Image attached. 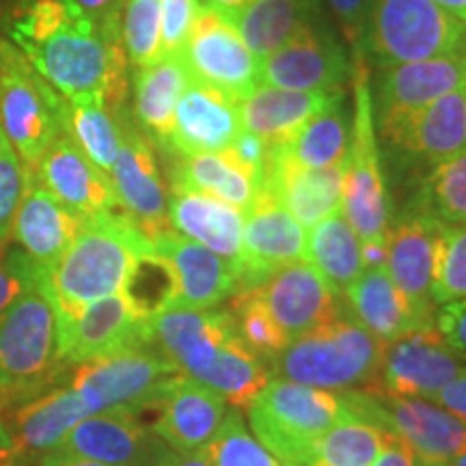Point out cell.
<instances>
[{
  "mask_svg": "<svg viewBox=\"0 0 466 466\" xmlns=\"http://www.w3.org/2000/svg\"><path fill=\"white\" fill-rule=\"evenodd\" d=\"M46 83L67 102H102L124 108L127 56L121 28H104L72 0H20L0 26Z\"/></svg>",
  "mask_w": 466,
  "mask_h": 466,
  "instance_id": "6da1fadb",
  "label": "cell"
},
{
  "mask_svg": "<svg viewBox=\"0 0 466 466\" xmlns=\"http://www.w3.org/2000/svg\"><path fill=\"white\" fill-rule=\"evenodd\" d=\"M149 247V238L126 212L86 217L56 264L37 270V283L48 294L56 319L124 289L134 259Z\"/></svg>",
  "mask_w": 466,
  "mask_h": 466,
  "instance_id": "7a4b0ae2",
  "label": "cell"
},
{
  "mask_svg": "<svg viewBox=\"0 0 466 466\" xmlns=\"http://www.w3.org/2000/svg\"><path fill=\"white\" fill-rule=\"evenodd\" d=\"M384 346L346 311L291 339L270 360L272 378L324 389L354 391L378 384Z\"/></svg>",
  "mask_w": 466,
  "mask_h": 466,
  "instance_id": "3957f363",
  "label": "cell"
},
{
  "mask_svg": "<svg viewBox=\"0 0 466 466\" xmlns=\"http://www.w3.org/2000/svg\"><path fill=\"white\" fill-rule=\"evenodd\" d=\"M66 367L55 307L37 283L0 313V415L50 387Z\"/></svg>",
  "mask_w": 466,
  "mask_h": 466,
  "instance_id": "277c9868",
  "label": "cell"
},
{
  "mask_svg": "<svg viewBox=\"0 0 466 466\" xmlns=\"http://www.w3.org/2000/svg\"><path fill=\"white\" fill-rule=\"evenodd\" d=\"M250 432L285 466H307L333 425L350 408L341 391L272 378L247 408Z\"/></svg>",
  "mask_w": 466,
  "mask_h": 466,
  "instance_id": "5b68a950",
  "label": "cell"
},
{
  "mask_svg": "<svg viewBox=\"0 0 466 466\" xmlns=\"http://www.w3.org/2000/svg\"><path fill=\"white\" fill-rule=\"evenodd\" d=\"M350 83L354 91V110L350 149L343 165L341 212L360 242L387 240L391 229V199L382 177L370 72L360 50L354 52Z\"/></svg>",
  "mask_w": 466,
  "mask_h": 466,
  "instance_id": "8992f818",
  "label": "cell"
},
{
  "mask_svg": "<svg viewBox=\"0 0 466 466\" xmlns=\"http://www.w3.org/2000/svg\"><path fill=\"white\" fill-rule=\"evenodd\" d=\"M66 97L46 83L14 44L0 39V132L31 171L66 130Z\"/></svg>",
  "mask_w": 466,
  "mask_h": 466,
  "instance_id": "52a82bcc",
  "label": "cell"
},
{
  "mask_svg": "<svg viewBox=\"0 0 466 466\" xmlns=\"http://www.w3.org/2000/svg\"><path fill=\"white\" fill-rule=\"evenodd\" d=\"M363 39L380 66L466 55V25L432 0H371Z\"/></svg>",
  "mask_w": 466,
  "mask_h": 466,
  "instance_id": "ba28073f",
  "label": "cell"
},
{
  "mask_svg": "<svg viewBox=\"0 0 466 466\" xmlns=\"http://www.w3.org/2000/svg\"><path fill=\"white\" fill-rule=\"evenodd\" d=\"M179 374L156 348H130L67 365L63 378L85 400L91 415L108 410L143 415L158 408L168 384Z\"/></svg>",
  "mask_w": 466,
  "mask_h": 466,
  "instance_id": "9c48e42d",
  "label": "cell"
},
{
  "mask_svg": "<svg viewBox=\"0 0 466 466\" xmlns=\"http://www.w3.org/2000/svg\"><path fill=\"white\" fill-rule=\"evenodd\" d=\"M352 415L406 442L425 462L442 466L466 451V423L423 398H400L380 384L341 391Z\"/></svg>",
  "mask_w": 466,
  "mask_h": 466,
  "instance_id": "30bf717a",
  "label": "cell"
},
{
  "mask_svg": "<svg viewBox=\"0 0 466 466\" xmlns=\"http://www.w3.org/2000/svg\"><path fill=\"white\" fill-rule=\"evenodd\" d=\"M179 56L192 78L238 102L259 86V58L242 42L229 15L208 5L197 15Z\"/></svg>",
  "mask_w": 466,
  "mask_h": 466,
  "instance_id": "8fae6325",
  "label": "cell"
},
{
  "mask_svg": "<svg viewBox=\"0 0 466 466\" xmlns=\"http://www.w3.org/2000/svg\"><path fill=\"white\" fill-rule=\"evenodd\" d=\"M58 322V352L66 365L151 346V319L143 318L124 291L85 305Z\"/></svg>",
  "mask_w": 466,
  "mask_h": 466,
  "instance_id": "7c38bea8",
  "label": "cell"
},
{
  "mask_svg": "<svg viewBox=\"0 0 466 466\" xmlns=\"http://www.w3.org/2000/svg\"><path fill=\"white\" fill-rule=\"evenodd\" d=\"M305 227L275 197L261 192L244 212L242 250L236 264V291L259 288L281 268L305 261Z\"/></svg>",
  "mask_w": 466,
  "mask_h": 466,
  "instance_id": "4fadbf2b",
  "label": "cell"
},
{
  "mask_svg": "<svg viewBox=\"0 0 466 466\" xmlns=\"http://www.w3.org/2000/svg\"><path fill=\"white\" fill-rule=\"evenodd\" d=\"M121 147L108 171L119 208L137 223L147 238L171 229L168 227V195L156 162L154 147L134 126L126 108L119 110Z\"/></svg>",
  "mask_w": 466,
  "mask_h": 466,
  "instance_id": "5bb4252c",
  "label": "cell"
},
{
  "mask_svg": "<svg viewBox=\"0 0 466 466\" xmlns=\"http://www.w3.org/2000/svg\"><path fill=\"white\" fill-rule=\"evenodd\" d=\"M56 451L108 466H165L175 453L141 415L126 410L83 419Z\"/></svg>",
  "mask_w": 466,
  "mask_h": 466,
  "instance_id": "9a60e30c",
  "label": "cell"
},
{
  "mask_svg": "<svg viewBox=\"0 0 466 466\" xmlns=\"http://www.w3.org/2000/svg\"><path fill=\"white\" fill-rule=\"evenodd\" d=\"M466 86V55L430 61L380 66L376 78L374 124L384 137L408 115L417 113L447 93Z\"/></svg>",
  "mask_w": 466,
  "mask_h": 466,
  "instance_id": "2e32d148",
  "label": "cell"
},
{
  "mask_svg": "<svg viewBox=\"0 0 466 466\" xmlns=\"http://www.w3.org/2000/svg\"><path fill=\"white\" fill-rule=\"evenodd\" d=\"M442 227L432 214L415 208L387 233V272L421 324L436 318L432 283Z\"/></svg>",
  "mask_w": 466,
  "mask_h": 466,
  "instance_id": "e0dca14e",
  "label": "cell"
},
{
  "mask_svg": "<svg viewBox=\"0 0 466 466\" xmlns=\"http://www.w3.org/2000/svg\"><path fill=\"white\" fill-rule=\"evenodd\" d=\"M0 417L9 432L17 464L33 466L37 460L56 451L76 425L93 415L85 400L61 374L44 391L9 408Z\"/></svg>",
  "mask_w": 466,
  "mask_h": 466,
  "instance_id": "ac0fdd59",
  "label": "cell"
},
{
  "mask_svg": "<svg viewBox=\"0 0 466 466\" xmlns=\"http://www.w3.org/2000/svg\"><path fill=\"white\" fill-rule=\"evenodd\" d=\"M434 324H423L384 346L378 384L400 398L434 400L464 370Z\"/></svg>",
  "mask_w": 466,
  "mask_h": 466,
  "instance_id": "d6986e66",
  "label": "cell"
},
{
  "mask_svg": "<svg viewBox=\"0 0 466 466\" xmlns=\"http://www.w3.org/2000/svg\"><path fill=\"white\" fill-rule=\"evenodd\" d=\"M233 335L236 324L229 309L171 305L151 318V346L197 382Z\"/></svg>",
  "mask_w": 466,
  "mask_h": 466,
  "instance_id": "ffe728a7",
  "label": "cell"
},
{
  "mask_svg": "<svg viewBox=\"0 0 466 466\" xmlns=\"http://www.w3.org/2000/svg\"><path fill=\"white\" fill-rule=\"evenodd\" d=\"M352 61L329 35L307 26L291 42L259 61V85L294 91H343Z\"/></svg>",
  "mask_w": 466,
  "mask_h": 466,
  "instance_id": "44dd1931",
  "label": "cell"
},
{
  "mask_svg": "<svg viewBox=\"0 0 466 466\" xmlns=\"http://www.w3.org/2000/svg\"><path fill=\"white\" fill-rule=\"evenodd\" d=\"M258 291L289 341L346 311L339 294L307 261H296L277 270L259 285Z\"/></svg>",
  "mask_w": 466,
  "mask_h": 466,
  "instance_id": "7402d4cb",
  "label": "cell"
},
{
  "mask_svg": "<svg viewBox=\"0 0 466 466\" xmlns=\"http://www.w3.org/2000/svg\"><path fill=\"white\" fill-rule=\"evenodd\" d=\"M35 182L83 217L119 208L108 173L93 162L63 130L35 167Z\"/></svg>",
  "mask_w": 466,
  "mask_h": 466,
  "instance_id": "603a6c76",
  "label": "cell"
},
{
  "mask_svg": "<svg viewBox=\"0 0 466 466\" xmlns=\"http://www.w3.org/2000/svg\"><path fill=\"white\" fill-rule=\"evenodd\" d=\"M156 412L151 428L175 453L206 451L229 415L217 391L184 374L168 384Z\"/></svg>",
  "mask_w": 466,
  "mask_h": 466,
  "instance_id": "cb8c5ba5",
  "label": "cell"
},
{
  "mask_svg": "<svg viewBox=\"0 0 466 466\" xmlns=\"http://www.w3.org/2000/svg\"><path fill=\"white\" fill-rule=\"evenodd\" d=\"M343 167L307 168L285 151L283 145H270L261 192H268L305 229L341 209Z\"/></svg>",
  "mask_w": 466,
  "mask_h": 466,
  "instance_id": "d4e9b609",
  "label": "cell"
},
{
  "mask_svg": "<svg viewBox=\"0 0 466 466\" xmlns=\"http://www.w3.org/2000/svg\"><path fill=\"white\" fill-rule=\"evenodd\" d=\"M240 132L242 121L238 100L190 76V83L175 106L173 132L167 151L177 156L225 151Z\"/></svg>",
  "mask_w": 466,
  "mask_h": 466,
  "instance_id": "484cf974",
  "label": "cell"
},
{
  "mask_svg": "<svg viewBox=\"0 0 466 466\" xmlns=\"http://www.w3.org/2000/svg\"><path fill=\"white\" fill-rule=\"evenodd\" d=\"M151 247L173 266L177 277L175 305L188 309H217L238 289L236 266L190 240L182 233L165 229L149 238Z\"/></svg>",
  "mask_w": 466,
  "mask_h": 466,
  "instance_id": "4316f807",
  "label": "cell"
},
{
  "mask_svg": "<svg viewBox=\"0 0 466 466\" xmlns=\"http://www.w3.org/2000/svg\"><path fill=\"white\" fill-rule=\"evenodd\" d=\"M384 141L415 160L442 162L466 149V86L408 115Z\"/></svg>",
  "mask_w": 466,
  "mask_h": 466,
  "instance_id": "83f0119b",
  "label": "cell"
},
{
  "mask_svg": "<svg viewBox=\"0 0 466 466\" xmlns=\"http://www.w3.org/2000/svg\"><path fill=\"white\" fill-rule=\"evenodd\" d=\"M85 218L58 201L42 184L33 182L15 214L11 238L39 270H46L69 248Z\"/></svg>",
  "mask_w": 466,
  "mask_h": 466,
  "instance_id": "f1b7e54d",
  "label": "cell"
},
{
  "mask_svg": "<svg viewBox=\"0 0 466 466\" xmlns=\"http://www.w3.org/2000/svg\"><path fill=\"white\" fill-rule=\"evenodd\" d=\"M337 93L341 91H294L259 85L238 102L242 130L258 134L268 145L289 143Z\"/></svg>",
  "mask_w": 466,
  "mask_h": 466,
  "instance_id": "f546056e",
  "label": "cell"
},
{
  "mask_svg": "<svg viewBox=\"0 0 466 466\" xmlns=\"http://www.w3.org/2000/svg\"><path fill=\"white\" fill-rule=\"evenodd\" d=\"M168 227L203 244L233 266L240 259L244 212L201 192L171 188Z\"/></svg>",
  "mask_w": 466,
  "mask_h": 466,
  "instance_id": "4dcf8cb0",
  "label": "cell"
},
{
  "mask_svg": "<svg viewBox=\"0 0 466 466\" xmlns=\"http://www.w3.org/2000/svg\"><path fill=\"white\" fill-rule=\"evenodd\" d=\"M343 296L350 316L382 343L395 341L417 326H423L410 311L401 291L395 288L387 268H365Z\"/></svg>",
  "mask_w": 466,
  "mask_h": 466,
  "instance_id": "1f68e13d",
  "label": "cell"
},
{
  "mask_svg": "<svg viewBox=\"0 0 466 466\" xmlns=\"http://www.w3.org/2000/svg\"><path fill=\"white\" fill-rule=\"evenodd\" d=\"M190 74L182 56H162L151 66L137 67L134 74V116L143 127L147 138L160 147H168L173 132L175 106L186 86Z\"/></svg>",
  "mask_w": 466,
  "mask_h": 466,
  "instance_id": "d6a6232c",
  "label": "cell"
},
{
  "mask_svg": "<svg viewBox=\"0 0 466 466\" xmlns=\"http://www.w3.org/2000/svg\"><path fill=\"white\" fill-rule=\"evenodd\" d=\"M171 188L201 192L242 212H247L261 195V186L233 158L229 149L179 156L177 165L171 171Z\"/></svg>",
  "mask_w": 466,
  "mask_h": 466,
  "instance_id": "836d02e7",
  "label": "cell"
},
{
  "mask_svg": "<svg viewBox=\"0 0 466 466\" xmlns=\"http://www.w3.org/2000/svg\"><path fill=\"white\" fill-rule=\"evenodd\" d=\"M305 261L316 268L337 294H343L365 270L360 240L341 209L309 229Z\"/></svg>",
  "mask_w": 466,
  "mask_h": 466,
  "instance_id": "e575fe53",
  "label": "cell"
},
{
  "mask_svg": "<svg viewBox=\"0 0 466 466\" xmlns=\"http://www.w3.org/2000/svg\"><path fill=\"white\" fill-rule=\"evenodd\" d=\"M229 20L259 61L311 26L307 11L291 0H250Z\"/></svg>",
  "mask_w": 466,
  "mask_h": 466,
  "instance_id": "d590c367",
  "label": "cell"
},
{
  "mask_svg": "<svg viewBox=\"0 0 466 466\" xmlns=\"http://www.w3.org/2000/svg\"><path fill=\"white\" fill-rule=\"evenodd\" d=\"M350 116L352 115H348L343 104V91L337 93L333 102L302 126V130L289 143H283V147L291 158L307 168L343 167L350 149V134H352Z\"/></svg>",
  "mask_w": 466,
  "mask_h": 466,
  "instance_id": "8d00e7d4",
  "label": "cell"
},
{
  "mask_svg": "<svg viewBox=\"0 0 466 466\" xmlns=\"http://www.w3.org/2000/svg\"><path fill=\"white\" fill-rule=\"evenodd\" d=\"M66 132L104 173L113 168L121 147L119 113L102 102H67Z\"/></svg>",
  "mask_w": 466,
  "mask_h": 466,
  "instance_id": "74e56055",
  "label": "cell"
},
{
  "mask_svg": "<svg viewBox=\"0 0 466 466\" xmlns=\"http://www.w3.org/2000/svg\"><path fill=\"white\" fill-rule=\"evenodd\" d=\"M387 432L357 415H348L326 432L307 466H374Z\"/></svg>",
  "mask_w": 466,
  "mask_h": 466,
  "instance_id": "f35d334b",
  "label": "cell"
},
{
  "mask_svg": "<svg viewBox=\"0 0 466 466\" xmlns=\"http://www.w3.org/2000/svg\"><path fill=\"white\" fill-rule=\"evenodd\" d=\"M121 291L143 318L151 319L160 311H165L167 307L175 305L177 277H175L173 266L160 253H156L154 247H149L134 259V266Z\"/></svg>",
  "mask_w": 466,
  "mask_h": 466,
  "instance_id": "ab89813d",
  "label": "cell"
},
{
  "mask_svg": "<svg viewBox=\"0 0 466 466\" xmlns=\"http://www.w3.org/2000/svg\"><path fill=\"white\" fill-rule=\"evenodd\" d=\"M419 208L442 225L466 223V149L432 165L419 192Z\"/></svg>",
  "mask_w": 466,
  "mask_h": 466,
  "instance_id": "60d3db41",
  "label": "cell"
},
{
  "mask_svg": "<svg viewBox=\"0 0 466 466\" xmlns=\"http://www.w3.org/2000/svg\"><path fill=\"white\" fill-rule=\"evenodd\" d=\"M229 313L240 339L268 363L277 354H281L289 343L288 335L283 333L281 326L275 322V318L261 302L258 288L236 291L229 300Z\"/></svg>",
  "mask_w": 466,
  "mask_h": 466,
  "instance_id": "b9f144b4",
  "label": "cell"
},
{
  "mask_svg": "<svg viewBox=\"0 0 466 466\" xmlns=\"http://www.w3.org/2000/svg\"><path fill=\"white\" fill-rule=\"evenodd\" d=\"M121 44L134 67L160 61V0H126L121 14Z\"/></svg>",
  "mask_w": 466,
  "mask_h": 466,
  "instance_id": "7bdbcfd3",
  "label": "cell"
},
{
  "mask_svg": "<svg viewBox=\"0 0 466 466\" xmlns=\"http://www.w3.org/2000/svg\"><path fill=\"white\" fill-rule=\"evenodd\" d=\"M206 451L212 466H285L248 432L236 408L227 415L218 436Z\"/></svg>",
  "mask_w": 466,
  "mask_h": 466,
  "instance_id": "ee69618b",
  "label": "cell"
},
{
  "mask_svg": "<svg viewBox=\"0 0 466 466\" xmlns=\"http://www.w3.org/2000/svg\"><path fill=\"white\" fill-rule=\"evenodd\" d=\"M466 299V223L442 227L432 283L436 307Z\"/></svg>",
  "mask_w": 466,
  "mask_h": 466,
  "instance_id": "f6af8a7d",
  "label": "cell"
},
{
  "mask_svg": "<svg viewBox=\"0 0 466 466\" xmlns=\"http://www.w3.org/2000/svg\"><path fill=\"white\" fill-rule=\"evenodd\" d=\"M35 173L15 156L11 145L0 154V250H5L14 231L15 214L25 199Z\"/></svg>",
  "mask_w": 466,
  "mask_h": 466,
  "instance_id": "bcb514c9",
  "label": "cell"
},
{
  "mask_svg": "<svg viewBox=\"0 0 466 466\" xmlns=\"http://www.w3.org/2000/svg\"><path fill=\"white\" fill-rule=\"evenodd\" d=\"M203 0H160L162 56H179L188 42Z\"/></svg>",
  "mask_w": 466,
  "mask_h": 466,
  "instance_id": "7dc6e473",
  "label": "cell"
},
{
  "mask_svg": "<svg viewBox=\"0 0 466 466\" xmlns=\"http://www.w3.org/2000/svg\"><path fill=\"white\" fill-rule=\"evenodd\" d=\"M37 270L20 248L0 253V313L37 285Z\"/></svg>",
  "mask_w": 466,
  "mask_h": 466,
  "instance_id": "c3c4849f",
  "label": "cell"
},
{
  "mask_svg": "<svg viewBox=\"0 0 466 466\" xmlns=\"http://www.w3.org/2000/svg\"><path fill=\"white\" fill-rule=\"evenodd\" d=\"M434 322L447 348L460 360H466V299L442 305L436 311Z\"/></svg>",
  "mask_w": 466,
  "mask_h": 466,
  "instance_id": "681fc988",
  "label": "cell"
},
{
  "mask_svg": "<svg viewBox=\"0 0 466 466\" xmlns=\"http://www.w3.org/2000/svg\"><path fill=\"white\" fill-rule=\"evenodd\" d=\"M240 165L247 168V171L253 175L255 182L259 186H264V171H266V162H268V151H270V145H268L264 138H259L258 134L242 130L238 134V138L233 141L229 147Z\"/></svg>",
  "mask_w": 466,
  "mask_h": 466,
  "instance_id": "f907efd6",
  "label": "cell"
},
{
  "mask_svg": "<svg viewBox=\"0 0 466 466\" xmlns=\"http://www.w3.org/2000/svg\"><path fill=\"white\" fill-rule=\"evenodd\" d=\"M329 5L350 46L354 50H360V39L365 33V20L371 0H329Z\"/></svg>",
  "mask_w": 466,
  "mask_h": 466,
  "instance_id": "816d5d0a",
  "label": "cell"
},
{
  "mask_svg": "<svg viewBox=\"0 0 466 466\" xmlns=\"http://www.w3.org/2000/svg\"><path fill=\"white\" fill-rule=\"evenodd\" d=\"M80 14L104 28H121V14L126 0H72Z\"/></svg>",
  "mask_w": 466,
  "mask_h": 466,
  "instance_id": "f5cc1de1",
  "label": "cell"
},
{
  "mask_svg": "<svg viewBox=\"0 0 466 466\" xmlns=\"http://www.w3.org/2000/svg\"><path fill=\"white\" fill-rule=\"evenodd\" d=\"M374 466H434L430 462H425L417 456L406 442H401L395 436L387 434V442H384L382 451L378 453Z\"/></svg>",
  "mask_w": 466,
  "mask_h": 466,
  "instance_id": "db71d44e",
  "label": "cell"
},
{
  "mask_svg": "<svg viewBox=\"0 0 466 466\" xmlns=\"http://www.w3.org/2000/svg\"><path fill=\"white\" fill-rule=\"evenodd\" d=\"M432 401H436V404L445 408V410H450L451 415H456L466 423V367L451 382H447L445 387L436 393V398Z\"/></svg>",
  "mask_w": 466,
  "mask_h": 466,
  "instance_id": "11a10c76",
  "label": "cell"
},
{
  "mask_svg": "<svg viewBox=\"0 0 466 466\" xmlns=\"http://www.w3.org/2000/svg\"><path fill=\"white\" fill-rule=\"evenodd\" d=\"M387 240L360 242V259H363V268H387Z\"/></svg>",
  "mask_w": 466,
  "mask_h": 466,
  "instance_id": "9f6ffc18",
  "label": "cell"
},
{
  "mask_svg": "<svg viewBox=\"0 0 466 466\" xmlns=\"http://www.w3.org/2000/svg\"><path fill=\"white\" fill-rule=\"evenodd\" d=\"M39 466H108V464L96 462V460H86L80 456H72V453L52 451L48 456L39 460Z\"/></svg>",
  "mask_w": 466,
  "mask_h": 466,
  "instance_id": "6f0895ef",
  "label": "cell"
},
{
  "mask_svg": "<svg viewBox=\"0 0 466 466\" xmlns=\"http://www.w3.org/2000/svg\"><path fill=\"white\" fill-rule=\"evenodd\" d=\"M165 466H212L209 462L208 451H195V453H173Z\"/></svg>",
  "mask_w": 466,
  "mask_h": 466,
  "instance_id": "680465c9",
  "label": "cell"
},
{
  "mask_svg": "<svg viewBox=\"0 0 466 466\" xmlns=\"http://www.w3.org/2000/svg\"><path fill=\"white\" fill-rule=\"evenodd\" d=\"M0 466H20L17 464L14 445H11L9 432L7 428H5L3 417H0Z\"/></svg>",
  "mask_w": 466,
  "mask_h": 466,
  "instance_id": "91938a15",
  "label": "cell"
},
{
  "mask_svg": "<svg viewBox=\"0 0 466 466\" xmlns=\"http://www.w3.org/2000/svg\"><path fill=\"white\" fill-rule=\"evenodd\" d=\"M247 3H250V0H203V5L223 11L227 15H233L236 11H240Z\"/></svg>",
  "mask_w": 466,
  "mask_h": 466,
  "instance_id": "94428289",
  "label": "cell"
},
{
  "mask_svg": "<svg viewBox=\"0 0 466 466\" xmlns=\"http://www.w3.org/2000/svg\"><path fill=\"white\" fill-rule=\"evenodd\" d=\"M432 3L445 9L447 14L456 15L458 20H462L466 25V0H432Z\"/></svg>",
  "mask_w": 466,
  "mask_h": 466,
  "instance_id": "6125c7cd",
  "label": "cell"
},
{
  "mask_svg": "<svg viewBox=\"0 0 466 466\" xmlns=\"http://www.w3.org/2000/svg\"><path fill=\"white\" fill-rule=\"evenodd\" d=\"M17 3H20V0H0V26H3V22L7 20L11 11L17 7Z\"/></svg>",
  "mask_w": 466,
  "mask_h": 466,
  "instance_id": "be15d7a7",
  "label": "cell"
},
{
  "mask_svg": "<svg viewBox=\"0 0 466 466\" xmlns=\"http://www.w3.org/2000/svg\"><path fill=\"white\" fill-rule=\"evenodd\" d=\"M291 3L299 5L300 9H305L309 15H311L313 11H318V7H319V0H291Z\"/></svg>",
  "mask_w": 466,
  "mask_h": 466,
  "instance_id": "e7e4bbea",
  "label": "cell"
},
{
  "mask_svg": "<svg viewBox=\"0 0 466 466\" xmlns=\"http://www.w3.org/2000/svg\"><path fill=\"white\" fill-rule=\"evenodd\" d=\"M442 466H466V451L462 453V456L453 458V460H450V462H447V464H442Z\"/></svg>",
  "mask_w": 466,
  "mask_h": 466,
  "instance_id": "03108f58",
  "label": "cell"
},
{
  "mask_svg": "<svg viewBox=\"0 0 466 466\" xmlns=\"http://www.w3.org/2000/svg\"><path fill=\"white\" fill-rule=\"evenodd\" d=\"M7 145H9V143H7V138H5V134L0 132V154H3V149L7 147Z\"/></svg>",
  "mask_w": 466,
  "mask_h": 466,
  "instance_id": "003e7915",
  "label": "cell"
}]
</instances>
